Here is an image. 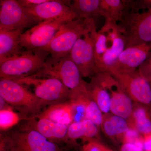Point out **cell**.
<instances>
[{"mask_svg": "<svg viewBox=\"0 0 151 151\" xmlns=\"http://www.w3.org/2000/svg\"><path fill=\"white\" fill-rule=\"evenodd\" d=\"M107 149L100 143L90 142L83 146L82 151H106Z\"/></svg>", "mask_w": 151, "mask_h": 151, "instance_id": "obj_30", "label": "cell"}, {"mask_svg": "<svg viewBox=\"0 0 151 151\" xmlns=\"http://www.w3.org/2000/svg\"><path fill=\"white\" fill-rule=\"evenodd\" d=\"M35 74L58 78L71 91L78 90L86 84L82 80L80 70L71 60L70 55L59 58L48 57L43 68Z\"/></svg>", "mask_w": 151, "mask_h": 151, "instance_id": "obj_7", "label": "cell"}, {"mask_svg": "<svg viewBox=\"0 0 151 151\" xmlns=\"http://www.w3.org/2000/svg\"><path fill=\"white\" fill-rule=\"evenodd\" d=\"M143 138L144 151H151V134Z\"/></svg>", "mask_w": 151, "mask_h": 151, "instance_id": "obj_34", "label": "cell"}, {"mask_svg": "<svg viewBox=\"0 0 151 151\" xmlns=\"http://www.w3.org/2000/svg\"><path fill=\"white\" fill-rule=\"evenodd\" d=\"M132 116L133 125L132 128L137 130L144 137L151 134V120L145 108L138 107L133 111Z\"/></svg>", "mask_w": 151, "mask_h": 151, "instance_id": "obj_24", "label": "cell"}, {"mask_svg": "<svg viewBox=\"0 0 151 151\" xmlns=\"http://www.w3.org/2000/svg\"><path fill=\"white\" fill-rule=\"evenodd\" d=\"M103 129L106 134L111 137H120L123 139L129 128L125 119L115 116L103 119Z\"/></svg>", "mask_w": 151, "mask_h": 151, "instance_id": "obj_23", "label": "cell"}, {"mask_svg": "<svg viewBox=\"0 0 151 151\" xmlns=\"http://www.w3.org/2000/svg\"><path fill=\"white\" fill-rule=\"evenodd\" d=\"M125 49V43L117 23L105 20L95 35V62L98 73H110L117 59Z\"/></svg>", "mask_w": 151, "mask_h": 151, "instance_id": "obj_1", "label": "cell"}, {"mask_svg": "<svg viewBox=\"0 0 151 151\" xmlns=\"http://www.w3.org/2000/svg\"><path fill=\"white\" fill-rule=\"evenodd\" d=\"M0 151H11L10 148L5 135L1 136V137Z\"/></svg>", "mask_w": 151, "mask_h": 151, "instance_id": "obj_33", "label": "cell"}, {"mask_svg": "<svg viewBox=\"0 0 151 151\" xmlns=\"http://www.w3.org/2000/svg\"><path fill=\"white\" fill-rule=\"evenodd\" d=\"M71 22L66 19H52L40 23L23 32L20 42L25 50L41 49L56 35L61 26Z\"/></svg>", "mask_w": 151, "mask_h": 151, "instance_id": "obj_10", "label": "cell"}, {"mask_svg": "<svg viewBox=\"0 0 151 151\" xmlns=\"http://www.w3.org/2000/svg\"><path fill=\"white\" fill-rule=\"evenodd\" d=\"M93 19L77 18L63 24L51 41L41 49L51 57L59 58L70 55L74 45L81 35L95 24Z\"/></svg>", "mask_w": 151, "mask_h": 151, "instance_id": "obj_5", "label": "cell"}, {"mask_svg": "<svg viewBox=\"0 0 151 151\" xmlns=\"http://www.w3.org/2000/svg\"><path fill=\"white\" fill-rule=\"evenodd\" d=\"M151 55V44H143L126 48L119 55L110 73L134 71Z\"/></svg>", "mask_w": 151, "mask_h": 151, "instance_id": "obj_15", "label": "cell"}, {"mask_svg": "<svg viewBox=\"0 0 151 151\" xmlns=\"http://www.w3.org/2000/svg\"><path fill=\"white\" fill-rule=\"evenodd\" d=\"M49 55L42 50H25L0 63V77L14 80L34 75L43 68Z\"/></svg>", "mask_w": 151, "mask_h": 151, "instance_id": "obj_4", "label": "cell"}, {"mask_svg": "<svg viewBox=\"0 0 151 151\" xmlns=\"http://www.w3.org/2000/svg\"><path fill=\"white\" fill-rule=\"evenodd\" d=\"M85 105L86 119L92 121L97 126L102 125L103 120L102 111L89 94L85 100Z\"/></svg>", "mask_w": 151, "mask_h": 151, "instance_id": "obj_25", "label": "cell"}, {"mask_svg": "<svg viewBox=\"0 0 151 151\" xmlns=\"http://www.w3.org/2000/svg\"><path fill=\"white\" fill-rule=\"evenodd\" d=\"M35 117L45 118L68 127L73 122V108L69 100H68L50 105L47 109Z\"/></svg>", "mask_w": 151, "mask_h": 151, "instance_id": "obj_18", "label": "cell"}, {"mask_svg": "<svg viewBox=\"0 0 151 151\" xmlns=\"http://www.w3.org/2000/svg\"><path fill=\"white\" fill-rule=\"evenodd\" d=\"M100 13L105 20L118 23L126 11L131 9L130 0H101Z\"/></svg>", "mask_w": 151, "mask_h": 151, "instance_id": "obj_19", "label": "cell"}, {"mask_svg": "<svg viewBox=\"0 0 151 151\" xmlns=\"http://www.w3.org/2000/svg\"><path fill=\"white\" fill-rule=\"evenodd\" d=\"M106 151H112V150H110V149L107 148V150Z\"/></svg>", "mask_w": 151, "mask_h": 151, "instance_id": "obj_36", "label": "cell"}, {"mask_svg": "<svg viewBox=\"0 0 151 151\" xmlns=\"http://www.w3.org/2000/svg\"><path fill=\"white\" fill-rule=\"evenodd\" d=\"M5 136L11 151H60L54 142L26 124Z\"/></svg>", "mask_w": 151, "mask_h": 151, "instance_id": "obj_8", "label": "cell"}, {"mask_svg": "<svg viewBox=\"0 0 151 151\" xmlns=\"http://www.w3.org/2000/svg\"><path fill=\"white\" fill-rule=\"evenodd\" d=\"M47 0H18L19 4L24 8L30 7L40 4L47 1Z\"/></svg>", "mask_w": 151, "mask_h": 151, "instance_id": "obj_31", "label": "cell"}, {"mask_svg": "<svg viewBox=\"0 0 151 151\" xmlns=\"http://www.w3.org/2000/svg\"><path fill=\"white\" fill-rule=\"evenodd\" d=\"M70 1L47 0L40 4L24 8L37 23L52 19H66L70 21L77 16L68 6Z\"/></svg>", "mask_w": 151, "mask_h": 151, "instance_id": "obj_14", "label": "cell"}, {"mask_svg": "<svg viewBox=\"0 0 151 151\" xmlns=\"http://www.w3.org/2000/svg\"><path fill=\"white\" fill-rule=\"evenodd\" d=\"M23 31L22 29L0 31V63L25 51L20 42Z\"/></svg>", "mask_w": 151, "mask_h": 151, "instance_id": "obj_17", "label": "cell"}, {"mask_svg": "<svg viewBox=\"0 0 151 151\" xmlns=\"http://www.w3.org/2000/svg\"><path fill=\"white\" fill-rule=\"evenodd\" d=\"M125 43V48L151 44V8L126 11L122 20L117 23Z\"/></svg>", "mask_w": 151, "mask_h": 151, "instance_id": "obj_3", "label": "cell"}, {"mask_svg": "<svg viewBox=\"0 0 151 151\" xmlns=\"http://www.w3.org/2000/svg\"><path fill=\"white\" fill-rule=\"evenodd\" d=\"M148 81H149V83H150V86L151 87V78H150V79H149Z\"/></svg>", "mask_w": 151, "mask_h": 151, "instance_id": "obj_35", "label": "cell"}, {"mask_svg": "<svg viewBox=\"0 0 151 151\" xmlns=\"http://www.w3.org/2000/svg\"><path fill=\"white\" fill-rule=\"evenodd\" d=\"M27 120L26 124L50 141L64 139L67 137L68 126L66 125L44 118L34 117Z\"/></svg>", "mask_w": 151, "mask_h": 151, "instance_id": "obj_16", "label": "cell"}, {"mask_svg": "<svg viewBox=\"0 0 151 151\" xmlns=\"http://www.w3.org/2000/svg\"><path fill=\"white\" fill-rule=\"evenodd\" d=\"M0 96L26 120L39 114L43 106L46 105L25 86L9 78H1Z\"/></svg>", "mask_w": 151, "mask_h": 151, "instance_id": "obj_2", "label": "cell"}, {"mask_svg": "<svg viewBox=\"0 0 151 151\" xmlns=\"http://www.w3.org/2000/svg\"><path fill=\"white\" fill-rule=\"evenodd\" d=\"M13 109L0 111V128L2 131L10 129L17 125L20 120V116L14 112Z\"/></svg>", "mask_w": 151, "mask_h": 151, "instance_id": "obj_26", "label": "cell"}, {"mask_svg": "<svg viewBox=\"0 0 151 151\" xmlns=\"http://www.w3.org/2000/svg\"><path fill=\"white\" fill-rule=\"evenodd\" d=\"M98 133L97 125L88 119L73 122L68 127L67 137L74 140L81 138H91Z\"/></svg>", "mask_w": 151, "mask_h": 151, "instance_id": "obj_22", "label": "cell"}, {"mask_svg": "<svg viewBox=\"0 0 151 151\" xmlns=\"http://www.w3.org/2000/svg\"><path fill=\"white\" fill-rule=\"evenodd\" d=\"M100 4L101 0H73L68 6L77 18L95 20L101 17Z\"/></svg>", "mask_w": 151, "mask_h": 151, "instance_id": "obj_20", "label": "cell"}, {"mask_svg": "<svg viewBox=\"0 0 151 151\" xmlns=\"http://www.w3.org/2000/svg\"><path fill=\"white\" fill-rule=\"evenodd\" d=\"M94 76L110 94L111 112L124 119L131 117L134 110L131 98L113 76L108 72H100Z\"/></svg>", "mask_w": 151, "mask_h": 151, "instance_id": "obj_11", "label": "cell"}, {"mask_svg": "<svg viewBox=\"0 0 151 151\" xmlns=\"http://www.w3.org/2000/svg\"><path fill=\"white\" fill-rule=\"evenodd\" d=\"M97 32L95 23L78 38L70 52V58L77 65L82 77H92L98 73L94 50Z\"/></svg>", "mask_w": 151, "mask_h": 151, "instance_id": "obj_9", "label": "cell"}, {"mask_svg": "<svg viewBox=\"0 0 151 151\" xmlns=\"http://www.w3.org/2000/svg\"><path fill=\"white\" fill-rule=\"evenodd\" d=\"M123 143L133 144L137 147L144 149V138L140 135L139 133L133 128H129L123 138Z\"/></svg>", "mask_w": 151, "mask_h": 151, "instance_id": "obj_27", "label": "cell"}, {"mask_svg": "<svg viewBox=\"0 0 151 151\" xmlns=\"http://www.w3.org/2000/svg\"><path fill=\"white\" fill-rule=\"evenodd\" d=\"M130 7L131 9L137 11L151 8V0H130Z\"/></svg>", "mask_w": 151, "mask_h": 151, "instance_id": "obj_29", "label": "cell"}, {"mask_svg": "<svg viewBox=\"0 0 151 151\" xmlns=\"http://www.w3.org/2000/svg\"><path fill=\"white\" fill-rule=\"evenodd\" d=\"M141 75L148 81L151 77V55L138 68Z\"/></svg>", "mask_w": 151, "mask_h": 151, "instance_id": "obj_28", "label": "cell"}, {"mask_svg": "<svg viewBox=\"0 0 151 151\" xmlns=\"http://www.w3.org/2000/svg\"><path fill=\"white\" fill-rule=\"evenodd\" d=\"M35 23L18 0L0 1V31L24 29Z\"/></svg>", "mask_w": 151, "mask_h": 151, "instance_id": "obj_12", "label": "cell"}, {"mask_svg": "<svg viewBox=\"0 0 151 151\" xmlns=\"http://www.w3.org/2000/svg\"><path fill=\"white\" fill-rule=\"evenodd\" d=\"M111 74L131 99L144 105H151L150 85L149 81L141 75L138 69L129 73Z\"/></svg>", "mask_w": 151, "mask_h": 151, "instance_id": "obj_13", "label": "cell"}, {"mask_svg": "<svg viewBox=\"0 0 151 151\" xmlns=\"http://www.w3.org/2000/svg\"><path fill=\"white\" fill-rule=\"evenodd\" d=\"M121 151H145L144 149L129 143L123 144Z\"/></svg>", "mask_w": 151, "mask_h": 151, "instance_id": "obj_32", "label": "cell"}, {"mask_svg": "<svg viewBox=\"0 0 151 151\" xmlns=\"http://www.w3.org/2000/svg\"><path fill=\"white\" fill-rule=\"evenodd\" d=\"M88 93L99 107L102 113H107L110 111L111 97L107 90L104 88L95 76L92 77L91 81L86 83Z\"/></svg>", "mask_w": 151, "mask_h": 151, "instance_id": "obj_21", "label": "cell"}, {"mask_svg": "<svg viewBox=\"0 0 151 151\" xmlns=\"http://www.w3.org/2000/svg\"><path fill=\"white\" fill-rule=\"evenodd\" d=\"M14 80L24 86L32 87L33 93L46 105L63 103L70 98L71 91L55 77L34 74Z\"/></svg>", "mask_w": 151, "mask_h": 151, "instance_id": "obj_6", "label": "cell"}]
</instances>
